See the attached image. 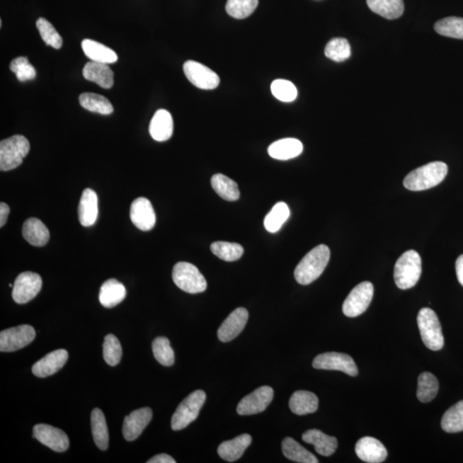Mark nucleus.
Returning a JSON list of instances; mask_svg holds the SVG:
<instances>
[{
	"label": "nucleus",
	"instance_id": "f03ea898",
	"mask_svg": "<svg viewBox=\"0 0 463 463\" xmlns=\"http://www.w3.org/2000/svg\"><path fill=\"white\" fill-rule=\"evenodd\" d=\"M448 173V166L445 162L433 161L414 169L404 178L406 188L413 192L435 188L445 180Z\"/></svg>",
	"mask_w": 463,
	"mask_h": 463
},
{
	"label": "nucleus",
	"instance_id": "58836bf2",
	"mask_svg": "<svg viewBox=\"0 0 463 463\" xmlns=\"http://www.w3.org/2000/svg\"><path fill=\"white\" fill-rule=\"evenodd\" d=\"M210 249L214 255L227 262L237 261L244 253L243 247L237 243L217 241L211 245Z\"/></svg>",
	"mask_w": 463,
	"mask_h": 463
},
{
	"label": "nucleus",
	"instance_id": "37998d69",
	"mask_svg": "<svg viewBox=\"0 0 463 463\" xmlns=\"http://www.w3.org/2000/svg\"><path fill=\"white\" fill-rule=\"evenodd\" d=\"M271 92L276 99L283 103H291L297 98L298 91L290 81L276 79L271 84Z\"/></svg>",
	"mask_w": 463,
	"mask_h": 463
},
{
	"label": "nucleus",
	"instance_id": "72a5a7b5",
	"mask_svg": "<svg viewBox=\"0 0 463 463\" xmlns=\"http://www.w3.org/2000/svg\"><path fill=\"white\" fill-rule=\"evenodd\" d=\"M81 105L86 110L100 113L103 115H111L113 107L110 101L105 97L95 94V93H83L79 96Z\"/></svg>",
	"mask_w": 463,
	"mask_h": 463
},
{
	"label": "nucleus",
	"instance_id": "7ed1b4c3",
	"mask_svg": "<svg viewBox=\"0 0 463 463\" xmlns=\"http://www.w3.org/2000/svg\"><path fill=\"white\" fill-rule=\"evenodd\" d=\"M421 272L420 254L413 250L406 251L396 263L394 270L396 285L404 290L412 288L419 282Z\"/></svg>",
	"mask_w": 463,
	"mask_h": 463
},
{
	"label": "nucleus",
	"instance_id": "c756f323",
	"mask_svg": "<svg viewBox=\"0 0 463 463\" xmlns=\"http://www.w3.org/2000/svg\"><path fill=\"white\" fill-rule=\"evenodd\" d=\"M370 10L386 19L399 18L404 12V0H367Z\"/></svg>",
	"mask_w": 463,
	"mask_h": 463
},
{
	"label": "nucleus",
	"instance_id": "f257e3e1",
	"mask_svg": "<svg viewBox=\"0 0 463 463\" xmlns=\"http://www.w3.org/2000/svg\"><path fill=\"white\" fill-rule=\"evenodd\" d=\"M331 251L326 245H319L304 256L295 270V278L302 285L316 281L330 261Z\"/></svg>",
	"mask_w": 463,
	"mask_h": 463
},
{
	"label": "nucleus",
	"instance_id": "aec40b11",
	"mask_svg": "<svg viewBox=\"0 0 463 463\" xmlns=\"http://www.w3.org/2000/svg\"><path fill=\"white\" fill-rule=\"evenodd\" d=\"M79 217L81 225H94L98 217V197L95 190L85 189L81 197L79 206Z\"/></svg>",
	"mask_w": 463,
	"mask_h": 463
},
{
	"label": "nucleus",
	"instance_id": "de8ad7c7",
	"mask_svg": "<svg viewBox=\"0 0 463 463\" xmlns=\"http://www.w3.org/2000/svg\"><path fill=\"white\" fill-rule=\"evenodd\" d=\"M148 463H176V461L168 454H159L152 457Z\"/></svg>",
	"mask_w": 463,
	"mask_h": 463
},
{
	"label": "nucleus",
	"instance_id": "2eb2a0df",
	"mask_svg": "<svg viewBox=\"0 0 463 463\" xmlns=\"http://www.w3.org/2000/svg\"><path fill=\"white\" fill-rule=\"evenodd\" d=\"M248 318L249 314L246 309L243 307L235 309L219 328L217 332L219 340L222 343H229L236 338L246 327Z\"/></svg>",
	"mask_w": 463,
	"mask_h": 463
},
{
	"label": "nucleus",
	"instance_id": "a211bd4d",
	"mask_svg": "<svg viewBox=\"0 0 463 463\" xmlns=\"http://www.w3.org/2000/svg\"><path fill=\"white\" fill-rule=\"evenodd\" d=\"M66 349H58L40 359L32 367V372L38 377H47L55 375L64 367L68 360Z\"/></svg>",
	"mask_w": 463,
	"mask_h": 463
},
{
	"label": "nucleus",
	"instance_id": "4c0bfd02",
	"mask_svg": "<svg viewBox=\"0 0 463 463\" xmlns=\"http://www.w3.org/2000/svg\"><path fill=\"white\" fill-rule=\"evenodd\" d=\"M438 34L446 38L463 40V18L449 17L440 20L434 25Z\"/></svg>",
	"mask_w": 463,
	"mask_h": 463
},
{
	"label": "nucleus",
	"instance_id": "a878e982",
	"mask_svg": "<svg viewBox=\"0 0 463 463\" xmlns=\"http://www.w3.org/2000/svg\"><path fill=\"white\" fill-rule=\"evenodd\" d=\"M303 152L302 142L296 138H284L272 144L268 153L274 159L287 161L299 156Z\"/></svg>",
	"mask_w": 463,
	"mask_h": 463
},
{
	"label": "nucleus",
	"instance_id": "6e6552de",
	"mask_svg": "<svg viewBox=\"0 0 463 463\" xmlns=\"http://www.w3.org/2000/svg\"><path fill=\"white\" fill-rule=\"evenodd\" d=\"M375 287L370 282H363L357 285L348 295L343 303V311L349 318H355L367 310L371 304Z\"/></svg>",
	"mask_w": 463,
	"mask_h": 463
},
{
	"label": "nucleus",
	"instance_id": "1a4fd4ad",
	"mask_svg": "<svg viewBox=\"0 0 463 463\" xmlns=\"http://www.w3.org/2000/svg\"><path fill=\"white\" fill-rule=\"evenodd\" d=\"M312 367L320 370L340 371L352 377L358 375V368L350 355L346 353L328 352L316 357Z\"/></svg>",
	"mask_w": 463,
	"mask_h": 463
},
{
	"label": "nucleus",
	"instance_id": "473e14b6",
	"mask_svg": "<svg viewBox=\"0 0 463 463\" xmlns=\"http://www.w3.org/2000/svg\"><path fill=\"white\" fill-rule=\"evenodd\" d=\"M211 185L215 192L224 200L234 202L239 198L237 183L223 174H215L211 178Z\"/></svg>",
	"mask_w": 463,
	"mask_h": 463
},
{
	"label": "nucleus",
	"instance_id": "ea45409f",
	"mask_svg": "<svg viewBox=\"0 0 463 463\" xmlns=\"http://www.w3.org/2000/svg\"><path fill=\"white\" fill-rule=\"evenodd\" d=\"M152 349L154 358L165 367H171L176 360L173 349L169 340L164 336L157 337L154 340Z\"/></svg>",
	"mask_w": 463,
	"mask_h": 463
},
{
	"label": "nucleus",
	"instance_id": "c85d7f7f",
	"mask_svg": "<svg viewBox=\"0 0 463 463\" xmlns=\"http://www.w3.org/2000/svg\"><path fill=\"white\" fill-rule=\"evenodd\" d=\"M290 408L297 416L315 413L319 408V398L310 391H295L290 398Z\"/></svg>",
	"mask_w": 463,
	"mask_h": 463
},
{
	"label": "nucleus",
	"instance_id": "20e7f679",
	"mask_svg": "<svg viewBox=\"0 0 463 463\" xmlns=\"http://www.w3.org/2000/svg\"><path fill=\"white\" fill-rule=\"evenodd\" d=\"M30 144L22 135L12 136L0 143V170L10 171L23 164L30 152Z\"/></svg>",
	"mask_w": 463,
	"mask_h": 463
},
{
	"label": "nucleus",
	"instance_id": "b1692460",
	"mask_svg": "<svg viewBox=\"0 0 463 463\" xmlns=\"http://www.w3.org/2000/svg\"><path fill=\"white\" fill-rule=\"evenodd\" d=\"M251 442H253V438L249 434H242L234 440L223 442L217 450L219 456L227 462L237 461L245 453Z\"/></svg>",
	"mask_w": 463,
	"mask_h": 463
},
{
	"label": "nucleus",
	"instance_id": "9b49d317",
	"mask_svg": "<svg viewBox=\"0 0 463 463\" xmlns=\"http://www.w3.org/2000/svg\"><path fill=\"white\" fill-rule=\"evenodd\" d=\"M42 287V279L34 272H23L12 288V298L18 304H26L39 294Z\"/></svg>",
	"mask_w": 463,
	"mask_h": 463
},
{
	"label": "nucleus",
	"instance_id": "4be33fe9",
	"mask_svg": "<svg viewBox=\"0 0 463 463\" xmlns=\"http://www.w3.org/2000/svg\"><path fill=\"white\" fill-rule=\"evenodd\" d=\"M84 79L99 85L103 88H111L115 84V74L108 64L91 62L85 64L83 70Z\"/></svg>",
	"mask_w": 463,
	"mask_h": 463
},
{
	"label": "nucleus",
	"instance_id": "a18cd8bd",
	"mask_svg": "<svg viewBox=\"0 0 463 463\" xmlns=\"http://www.w3.org/2000/svg\"><path fill=\"white\" fill-rule=\"evenodd\" d=\"M122 347L119 339L112 334L105 337L103 343V358L109 365L115 367L120 362Z\"/></svg>",
	"mask_w": 463,
	"mask_h": 463
},
{
	"label": "nucleus",
	"instance_id": "e433bc0d",
	"mask_svg": "<svg viewBox=\"0 0 463 463\" xmlns=\"http://www.w3.org/2000/svg\"><path fill=\"white\" fill-rule=\"evenodd\" d=\"M290 217V210L285 202L276 204L265 218V227L270 233H276Z\"/></svg>",
	"mask_w": 463,
	"mask_h": 463
},
{
	"label": "nucleus",
	"instance_id": "c03bdc74",
	"mask_svg": "<svg viewBox=\"0 0 463 463\" xmlns=\"http://www.w3.org/2000/svg\"><path fill=\"white\" fill-rule=\"evenodd\" d=\"M36 27L38 28L39 33L43 40V42L55 50H59L62 47L63 40L61 36L52 26V24L47 21V19L40 18L36 22Z\"/></svg>",
	"mask_w": 463,
	"mask_h": 463
},
{
	"label": "nucleus",
	"instance_id": "9d476101",
	"mask_svg": "<svg viewBox=\"0 0 463 463\" xmlns=\"http://www.w3.org/2000/svg\"><path fill=\"white\" fill-rule=\"evenodd\" d=\"M35 336V328L28 324L2 331L0 333V351L20 350L33 342Z\"/></svg>",
	"mask_w": 463,
	"mask_h": 463
},
{
	"label": "nucleus",
	"instance_id": "c9c22d12",
	"mask_svg": "<svg viewBox=\"0 0 463 463\" xmlns=\"http://www.w3.org/2000/svg\"><path fill=\"white\" fill-rule=\"evenodd\" d=\"M442 429L445 433H457L463 430V401L450 408L442 416Z\"/></svg>",
	"mask_w": 463,
	"mask_h": 463
},
{
	"label": "nucleus",
	"instance_id": "ddd939ff",
	"mask_svg": "<svg viewBox=\"0 0 463 463\" xmlns=\"http://www.w3.org/2000/svg\"><path fill=\"white\" fill-rule=\"evenodd\" d=\"M274 391L270 386H262L239 401L237 413L239 416H253L265 411L273 400Z\"/></svg>",
	"mask_w": 463,
	"mask_h": 463
},
{
	"label": "nucleus",
	"instance_id": "49530a36",
	"mask_svg": "<svg viewBox=\"0 0 463 463\" xmlns=\"http://www.w3.org/2000/svg\"><path fill=\"white\" fill-rule=\"evenodd\" d=\"M10 69L14 72L20 82H26L35 79L36 71L26 57H18L11 61Z\"/></svg>",
	"mask_w": 463,
	"mask_h": 463
},
{
	"label": "nucleus",
	"instance_id": "09e8293b",
	"mask_svg": "<svg viewBox=\"0 0 463 463\" xmlns=\"http://www.w3.org/2000/svg\"><path fill=\"white\" fill-rule=\"evenodd\" d=\"M10 214V208L5 202L0 204V227H3L6 225L7 222L8 215Z\"/></svg>",
	"mask_w": 463,
	"mask_h": 463
},
{
	"label": "nucleus",
	"instance_id": "39448f33",
	"mask_svg": "<svg viewBox=\"0 0 463 463\" xmlns=\"http://www.w3.org/2000/svg\"><path fill=\"white\" fill-rule=\"evenodd\" d=\"M421 339L430 350L438 351L444 347L445 338L436 312L430 308H422L417 316Z\"/></svg>",
	"mask_w": 463,
	"mask_h": 463
},
{
	"label": "nucleus",
	"instance_id": "393cba45",
	"mask_svg": "<svg viewBox=\"0 0 463 463\" xmlns=\"http://www.w3.org/2000/svg\"><path fill=\"white\" fill-rule=\"evenodd\" d=\"M23 236L30 245L42 247L50 241V234L42 221L32 217L23 223Z\"/></svg>",
	"mask_w": 463,
	"mask_h": 463
},
{
	"label": "nucleus",
	"instance_id": "bb28decb",
	"mask_svg": "<svg viewBox=\"0 0 463 463\" xmlns=\"http://www.w3.org/2000/svg\"><path fill=\"white\" fill-rule=\"evenodd\" d=\"M127 297V290L123 284L116 279H109L101 286L99 300L105 308H113L120 304Z\"/></svg>",
	"mask_w": 463,
	"mask_h": 463
},
{
	"label": "nucleus",
	"instance_id": "0eeeda50",
	"mask_svg": "<svg viewBox=\"0 0 463 463\" xmlns=\"http://www.w3.org/2000/svg\"><path fill=\"white\" fill-rule=\"evenodd\" d=\"M205 400L206 394L201 389L190 394L174 412L171 421L172 429L181 430L196 420Z\"/></svg>",
	"mask_w": 463,
	"mask_h": 463
},
{
	"label": "nucleus",
	"instance_id": "4468645a",
	"mask_svg": "<svg viewBox=\"0 0 463 463\" xmlns=\"http://www.w3.org/2000/svg\"><path fill=\"white\" fill-rule=\"evenodd\" d=\"M33 438L56 452H64L68 450L70 441L62 430L46 424L34 426Z\"/></svg>",
	"mask_w": 463,
	"mask_h": 463
},
{
	"label": "nucleus",
	"instance_id": "423d86ee",
	"mask_svg": "<svg viewBox=\"0 0 463 463\" xmlns=\"http://www.w3.org/2000/svg\"><path fill=\"white\" fill-rule=\"evenodd\" d=\"M173 280L176 285L188 294H199L206 290L207 282L198 268L192 263L180 262L173 270Z\"/></svg>",
	"mask_w": 463,
	"mask_h": 463
},
{
	"label": "nucleus",
	"instance_id": "dca6fc26",
	"mask_svg": "<svg viewBox=\"0 0 463 463\" xmlns=\"http://www.w3.org/2000/svg\"><path fill=\"white\" fill-rule=\"evenodd\" d=\"M152 417V409L149 408H139L130 413L125 418L123 428H122L125 440H136L147 428Z\"/></svg>",
	"mask_w": 463,
	"mask_h": 463
},
{
	"label": "nucleus",
	"instance_id": "f3484780",
	"mask_svg": "<svg viewBox=\"0 0 463 463\" xmlns=\"http://www.w3.org/2000/svg\"><path fill=\"white\" fill-rule=\"evenodd\" d=\"M130 217L133 224L142 231L152 230L156 225V213L152 202L145 198H138L133 201Z\"/></svg>",
	"mask_w": 463,
	"mask_h": 463
},
{
	"label": "nucleus",
	"instance_id": "a19ab883",
	"mask_svg": "<svg viewBox=\"0 0 463 463\" xmlns=\"http://www.w3.org/2000/svg\"><path fill=\"white\" fill-rule=\"evenodd\" d=\"M258 0H227L226 11L232 18L245 19L257 9Z\"/></svg>",
	"mask_w": 463,
	"mask_h": 463
},
{
	"label": "nucleus",
	"instance_id": "6ab92c4d",
	"mask_svg": "<svg viewBox=\"0 0 463 463\" xmlns=\"http://www.w3.org/2000/svg\"><path fill=\"white\" fill-rule=\"evenodd\" d=\"M355 452L360 460L368 463L383 462L388 456L384 445L372 437L360 438L355 445Z\"/></svg>",
	"mask_w": 463,
	"mask_h": 463
},
{
	"label": "nucleus",
	"instance_id": "2f4dec72",
	"mask_svg": "<svg viewBox=\"0 0 463 463\" xmlns=\"http://www.w3.org/2000/svg\"><path fill=\"white\" fill-rule=\"evenodd\" d=\"M91 428L96 446L101 450H107L109 441L107 421L99 408H95L91 413Z\"/></svg>",
	"mask_w": 463,
	"mask_h": 463
},
{
	"label": "nucleus",
	"instance_id": "7c9ffc66",
	"mask_svg": "<svg viewBox=\"0 0 463 463\" xmlns=\"http://www.w3.org/2000/svg\"><path fill=\"white\" fill-rule=\"evenodd\" d=\"M282 449L284 456L295 462L318 463L319 460L314 454L308 452L302 445H300L294 438H286L282 441Z\"/></svg>",
	"mask_w": 463,
	"mask_h": 463
},
{
	"label": "nucleus",
	"instance_id": "79ce46f5",
	"mask_svg": "<svg viewBox=\"0 0 463 463\" xmlns=\"http://www.w3.org/2000/svg\"><path fill=\"white\" fill-rule=\"evenodd\" d=\"M324 54L336 62H343L351 56L350 45L345 38H333L327 43Z\"/></svg>",
	"mask_w": 463,
	"mask_h": 463
},
{
	"label": "nucleus",
	"instance_id": "f8f14e48",
	"mask_svg": "<svg viewBox=\"0 0 463 463\" xmlns=\"http://www.w3.org/2000/svg\"><path fill=\"white\" fill-rule=\"evenodd\" d=\"M185 75L194 86L201 89H214L220 84L217 73L197 61L188 60L183 67Z\"/></svg>",
	"mask_w": 463,
	"mask_h": 463
},
{
	"label": "nucleus",
	"instance_id": "5701e85b",
	"mask_svg": "<svg viewBox=\"0 0 463 463\" xmlns=\"http://www.w3.org/2000/svg\"><path fill=\"white\" fill-rule=\"evenodd\" d=\"M302 440L307 444L314 445L316 453L324 457L331 456L338 446V442L335 437L326 435L318 429L307 430L302 435Z\"/></svg>",
	"mask_w": 463,
	"mask_h": 463
},
{
	"label": "nucleus",
	"instance_id": "cd10ccee",
	"mask_svg": "<svg viewBox=\"0 0 463 463\" xmlns=\"http://www.w3.org/2000/svg\"><path fill=\"white\" fill-rule=\"evenodd\" d=\"M84 55L94 62L113 64L118 60L116 52L96 40L85 39L82 42Z\"/></svg>",
	"mask_w": 463,
	"mask_h": 463
},
{
	"label": "nucleus",
	"instance_id": "412c9836",
	"mask_svg": "<svg viewBox=\"0 0 463 463\" xmlns=\"http://www.w3.org/2000/svg\"><path fill=\"white\" fill-rule=\"evenodd\" d=\"M173 132V120L168 111L160 109L152 118L149 125V134L154 140L165 142L170 139Z\"/></svg>",
	"mask_w": 463,
	"mask_h": 463
},
{
	"label": "nucleus",
	"instance_id": "f704fd0d",
	"mask_svg": "<svg viewBox=\"0 0 463 463\" xmlns=\"http://www.w3.org/2000/svg\"><path fill=\"white\" fill-rule=\"evenodd\" d=\"M440 389L437 377L430 372H423L418 379L417 397L421 403L432 401Z\"/></svg>",
	"mask_w": 463,
	"mask_h": 463
},
{
	"label": "nucleus",
	"instance_id": "8fccbe9b",
	"mask_svg": "<svg viewBox=\"0 0 463 463\" xmlns=\"http://www.w3.org/2000/svg\"><path fill=\"white\" fill-rule=\"evenodd\" d=\"M456 271L458 282L463 287V254L460 256L456 262Z\"/></svg>",
	"mask_w": 463,
	"mask_h": 463
}]
</instances>
